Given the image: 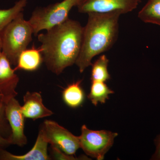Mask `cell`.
I'll use <instances>...</instances> for the list:
<instances>
[{"instance_id":"cell-1","label":"cell","mask_w":160,"mask_h":160,"mask_svg":"<svg viewBox=\"0 0 160 160\" xmlns=\"http://www.w3.org/2000/svg\"><path fill=\"white\" fill-rule=\"evenodd\" d=\"M46 31L37 35L39 49L47 69L58 75L75 64L82 47L83 27L69 18Z\"/></svg>"},{"instance_id":"cell-2","label":"cell","mask_w":160,"mask_h":160,"mask_svg":"<svg viewBox=\"0 0 160 160\" xmlns=\"http://www.w3.org/2000/svg\"><path fill=\"white\" fill-rule=\"evenodd\" d=\"M88 15L83 27L82 42L75 64L81 73L91 66L92 59L109 50L117 40L121 14L115 12Z\"/></svg>"},{"instance_id":"cell-3","label":"cell","mask_w":160,"mask_h":160,"mask_svg":"<svg viewBox=\"0 0 160 160\" xmlns=\"http://www.w3.org/2000/svg\"><path fill=\"white\" fill-rule=\"evenodd\" d=\"M33 30L29 21L21 12L0 32L3 54L12 66H16L21 52L32 41Z\"/></svg>"},{"instance_id":"cell-4","label":"cell","mask_w":160,"mask_h":160,"mask_svg":"<svg viewBox=\"0 0 160 160\" xmlns=\"http://www.w3.org/2000/svg\"><path fill=\"white\" fill-rule=\"evenodd\" d=\"M81 1L63 0L46 7L36 8L28 20L33 35L37 36L41 31L48 30L65 22L69 18L71 9L77 7Z\"/></svg>"},{"instance_id":"cell-5","label":"cell","mask_w":160,"mask_h":160,"mask_svg":"<svg viewBox=\"0 0 160 160\" xmlns=\"http://www.w3.org/2000/svg\"><path fill=\"white\" fill-rule=\"evenodd\" d=\"M118 136L117 132L105 130H91L86 125H83L81 135L79 136L80 148L87 156L98 160H103Z\"/></svg>"},{"instance_id":"cell-6","label":"cell","mask_w":160,"mask_h":160,"mask_svg":"<svg viewBox=\"0 0 160 160\" xmlns=\"http://www.w3.org/2000/svg\"><path fill=\"white\" fill-rule=\"evenodd\" d=\"M39 130L49 144L66 154L74 155L80 148L79 137L72 134L54 121H44Z\"/></svg>"},{"instance_id":"cell-7","label":"cell","mask_w":160,"mask_h":160,"mask_svg":"<svg viewBox=\"0 0 160 160\" xmlns=\"http://www.w3.org/2000/svg\"><path fill=\"white\" fill-rule=\"evenodd\" d=\"M141 0H81L77 7L80 13H110L122 15L137 8Z\"/></svg>"},{"instance_id":"cell-8","label":"cell","mask_w":160,"mask_h":160,"mask_svg":"<svg viewBox=\"0 0 160 160\" xmlns=\"http://www.w3.org/2000/svg\"><path fill=\"white\" fill-rule=\"evenodd\" d=\"M5 110L11 129V134L8 139L10 145L22 147L27 143L24 133L25 118L21 110V106L15 98H12L6 103Z\"/></svg>"},{"instance_id":"cell-9","label":"cell","mask_w":160,"mask_h":160,"mask_svg":"<svg viewBox=\"0 0 160 160\" xmlns=\"http://www.w3.org/2000/svg\"><path fill=\"white\" fill-rule=\"evenodd\" d=\"M11 66L9 60L2 53L0 56V95L2 102L5 103L18 95L16 89L19 78Z\"/></svg>"},{"instance_id":"cell-10","label":"cell","mask_w":160,"mask_h":160,"mask_svg":"<svg viewBox=\"0 0 160 160\" xmlns=\"http://www.w3.org/2000/svg\"><path fill=\"white\" fill-rule=\"evenodd\" d=\"M23 101L24 104L21 106V110L25 118L36 120L53 114L44 106L42 96L39 92H27L23 97Z\"/></svg>"},{"instance_id":"cell-11","label":"cell","mask_w":160,"mask_h":160,"mask_svg":"<svg viewBox=\"0 0 160 160\" xmlns=\"http://www.w3.org/2000/svg\"><path fill=\"white\" fill-rule=\"evenodd\" d=\"M48 144L39 130L36 142L30 151L26 154L17 155L6 151V149H2L0 150V160H51L48 154Z\"/></svg>"},{"instance_id":"cell-12","label":"cell","mask_w":160,"mask_h":160,"mask_svg":"<svg viewBox=\"0 0 160 160\" xmlns=\"http://www.w3.org/2000/svg\"><path fill=\"white\" fill-rule=\"evenodd\" d=\"M43 62L42 55L39 48L32 47L21 52L18 58L15 70L33 71L38 69Z\"/></svg>"},{"instance_id":"cell-13","label":"cell","mask_w":160,"mask_h":160,"mask_svg":"<svg viewBox=\"0 0 160 160\" xmlns=\"http://www.w3.org/2000/svg\"><path fill=\"white\" fill-rule=\"evenodd\" d=\"M82 80L69 84L63 90L62 97L64 102L71 108H77L82 104L85 93L81 86Z\"/></svg>"},{"instance_id":"cell-14","label":"cell","mask_w":160,"mask_h":160,"mask_svg":"<svg viewBox=\"0 0 160 160\" xmlns=\"http://www.w3.org/2000/svg\"><path fill=\"white\" fill-rule=\"evenodd\" d=\"M138 17L144 22L160 26V0H148Z\"/></svg>"},{"instance_id":"cell-15","label":"cell","mask_w":160,"mask_h":160,"mask_svg":"<svg viewBox=\"0 0 160 160\" xmlns=\"http://www.w3.org/2000/svg\"><path fill=\"white\" fill-rule=\"evenodd\" d=\"M114 93L104 82H92L88 98L93 105L97 106L98 103H106V100L109 99V95Z\"/></svg>"},{"instance_id":"cell-16","label":"cell","mask_w":160,"mask_h":160,"mask_svg":"<svg viewBox=\"0 0 160 160\" xmlns=\"http://www.w3.org/2000/svg\"><path fill=\"white\" fill-rule=\"evenodd\" d=\"M109 60L105 55H102L94 63L92 64V82H105L110 79L108 71Z\"/></svg>"},{"instance_id":"cell-17","label":"cell","mask_w":160,"mask_h":160,"mask_svg":"<svg viewBox=\"0 0 160 160\" xmlns=\"http://www.w3.org/2000/svg\"><path fill=\"white\" fill-rule=\"evenodd\" d=\"M27 2L28 0H18L9 9H0V32L18 15L23 12Z\"/></svg>"},{"instance_id":"cell-18","label":"cell","mask_w":160,"mask_h":160,"mask_svg":"<svg viewBox=\"0 0 160 160\" xmlns=\"http://www.w3.org/2000/svg\"><path fill=\"white\" fill-rule=\"evenodd\" d=\"M5 106L6 103H0V135L8 139L11 134V129L6 118Z\"/></svg>"},{"instance_id":"cell-19","label":"cell","mask_w":160,"mask_h":160,"mask_svg":"<svg viewBox=\"0 0 160 160\" xmlns=\"http://www.w3.org/2000/svg\"><path fill=\"white\" fill-rule=\"evenodd\" d=\"M52 156L55 159L60 160H89V158L85 156L77 158L74 155H69L66 154L58 148L51 146Z\"/></svg>"},{"instance_id":"cell-20","label":"cell","mask_w":160,"mask_h":160,"mask_svg":"<svg viewBox=\"0 0 160 160\" xmlns=\"http://www.w3.org/2000/svg\"><path fill=\"white\" fill-rule=\"evenodd\" d=\"M154 142L155 150L150 160H160V133L156 137Z\"/></svg>"},{"instance_id":"cell-21","label":"cell","mask_w":160,"mask_h":160,"mask_svg":"<svg viewBox=\"0 0 160 160\" xmlns=\"http://www.w3.org/2000/svg\"><path fill=\"white\" fill-rule=\"evenodd\" d=\"M10 145H11L9 140L3 137L0 135V150L2 149H6V148Z\"/></svg>"},{"instance_id":"cell-22","label":"cell","mask_w":160,"mask_h":160,"mask_svg":"<svg viewBox=\"0 0 160 160\" xmlns=\"http://www.w3.org/2000/svg\"><path fill=\"white\" fill-rule=\"evenodd\" d=\"M2 53V40H1V36H0V56Z\"/></svg>"},{"instance_id":"cell-23","label":"cell","mask_w":160,"mask_h":160,"mask_svg":"<svg viewBox=\"0 0 160 160\" xmlns=\"http://www.w3.org/2000/svg\"><path fill=\"white\" fill-rule=\"evenodd\" d=\"M3 102H2V97H1V95H0V103Z\"/></svg>"}]
</instances>
